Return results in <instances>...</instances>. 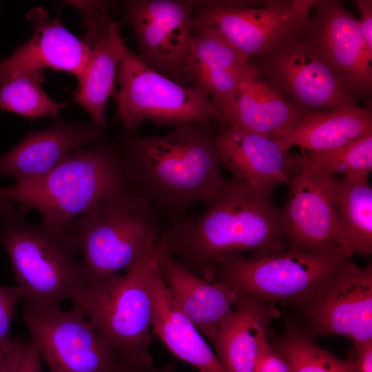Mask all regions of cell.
<instances>
[{
  "instance_id": "obj_23",
  "label": "cell",
  "mask_w": 372,
  "mask_h": 372,
  "mask_svg": "<svg viewBox=\"0 0 372 372\" xmlns=\"http://www.w3.org/2000/svg\"><path fill=\"white\" fill-rule=\"evenodd\" d=\"M372 133V112L358 106L306 111L289 127L271 137L287 150L298 146L302 151L330 149Z\"/></svg>"
},
{
  "instance_id": "obj_6",
  "label": "cell",
  "mask_w": 372,
  "mask_h": 372,
  "mask_svg": "<svg viewBox=\"0 0 372 372\" xmlns=\"http://www.w3.org/2000/svg\"><path fill=\"white\" fill-rule=\"evenodd\" d=\"M166 237L125 274L83 285L71 300L118 354L149 358L153 306L149 278L165 248Z\"/></svg>"
},
{
  "instance_id": "obj_29",
  "label": "cell",
  "mask_w": 372,
  "mask_h": 372,
  "mask_svg": "<svg viewBox=\"0 0 372 372\" xmlns=\"http://www.w3.org/2000/svg\"><path fill=\"white\" fill-rule=\"evenodd\" d=\"M277 351L291 372H355L349 358H336L293 327L281 338Z\"/></svg>"
},
{
  "instance_id": "obj_26",
  "label": "cell",
  "mask_w": 372,
  "mask_h": 372,
  "mask_svg": "<svg viewBox=\"0 0 372 372\" xmlns=\"http://www.w3.org/2000/svg\"><path fill=\"white\" fill-rule=\"evenodd\" d=\"M369 176H345L335 180L337 219L345 248L369 256L372 253V187Z\"/></svg>"
},
{
  "instance_id": "obj_24",
  "label": "cell",
  "mask_w": 372,
  "mask_h": 372,
  "mask_svg": "<svg viewBox=\"0 0 372 372\" xmlns=\"http://www.w3.org/2000/svg\"><path fill=\"white\" fill-rule=\"evenodd\" d=\"M305 112L258 74L247 81L234 101L219 113L218 123L271 136L289 127Z\"/></svg>"
},
{
  "instance_id": "obj_9",
  "label": "cell",
  "mask_w": 372,
  "mask_h": 372,
  "mask_svg": "<svg viewBox=\"0 0 372 372\" xmlns=\"http://www.w3.org/2000/svg\"><path fill=\"white\" fill-rule=\"evenodd\" d=\"M298 28L266 53L250 59L260 76L304 111L357 106L342 78L311 48Z\"/></svg>"
},
{
  "instance_id": "obj_21",
  "label": "cell",
  "mask_w": 372,
  "mask_h": 372,
  "mask_svg": "<svg viewBox=\"0 0 372 372\" xmlns=\"http://www.w3.org/2000/svg\"><path fill=\"white\" fill-rule=\"evenodd\" d=\"M158 264L176 307L209 340L225 319L245 300L225 285L197 276L175 260L165 248Z\"/></svg>"
},
{
  "instance_id": "obj_25",
  "label": "cell",
  "mask_w": 372,
  "mask_h": 372,
  "mask_svg": "<svg viewBox=\"0 0 372 372\" xmlns=\"http://www.w3.org/2000/svg\"><path fill=\"white\" fill-rule=\"evenodd\" d=\"M263 302L245 299L210 340L227 372H254L269 312Z\"/></svg>"
},
{
  "instance_id": "obj_10",
  "label": "cell",
  "mask_w": 372,
  "mask_h": 372,
  "mask_svg": "<svg viewBox=\"0 0 372 372\" xmlns=\"http://www.w3.org/2000/svg\"><path fill=\"white\" fill-rule=\"evenodd\" d=\"M315 1H197L194 28L213 32L251 59L266 53L298 28Z\"/></svg>"
},
{
  "instance_id": "obj_22",
  "label": "cell",
  "mask_w": 372,
  "mask_h": 372,
  "mask_svg": "<svg viewBox=\"0 0 372 372\" xmlns=\"http://www.w3.org/2000/svg\"><path fill=\"white\" fill-rule=\"evenodd\" d=\"M153 306L152 331L175 356L198 372H227L194 324L179 310L158 266L149 278Z\"/></svg>"
},
{
  "instance_id": "obj_19",
  "label": "cell",
  "mask_w": 372,
  "mask_h": 372,
  "mask_svg": "<svg viewBox=\"0 0 372 372\" xmlns=\"http://www.w3.org/2000/svg\"><path fill=\"white\" fill-rule=\"evenodd\" d=\"M185 73L207 94L218 114L234 101L247 81L259 74L249 58L203 28H194Z\"/></svg>"
},
{
  "instance_id": "obj_16",
  "label": "cell",
  "mask_w": 372,
  "mask_h": 372,
  "mask_svg": "<svg viewBox=\"0 0 372 372\" xmlns=\"http://www.w3.org/2000/svg\"><path fill=\"white\" fill-rule=\"evenodd\" d=\"M318 333L344 336L353 342L372 340V267L349 260L307 303Z\"/></svg>"
},
{
  "instance_id": "obj_2",
  "label": "cell",
  "mask_w": 372,
  "mask_h": 372,
  "mask_svg": "<svg viewBox=\"0 0 372 372\" xmlns=\"http://www.w3.org/2000/svg\"><path fill=\"white\" fill-rule=\"evenodd\" d=\"M272 192L231 179L196 216L174 221L165 249L197 276L213 282L216 265L242 253L260 256L285 249L280 209Z\"/></svg>"
},
{
  "instance_id": "obj_32",
  "label": "cell",
  "mask_w": 372,
  "mask_h": 372,
  "mask_svg": "<svg viewBox=\"0 0 372 372\" xmlns=\"http://www.w3.org/2000/svg\"><path fill=\"white\" fill-rule=\"evenodd\" d=\"M173 366L158 368L153 364L152 357L141 358L117 353L107 372H174Z\"/></svg>"
},
{
  "instance_id": "obj_27",
  "label": "cell",
  "mask_w": 372,
  "mask_h": 372,
  "mask_svg": "<svg viewBox=\"0 0 372 372\" xmlns=\"http://www.w3.org/2000/svg\"><path fill=\"white\" fill-rule=\"evenodd\" d=\"M43 70L12 72L0 81V110L30 120L56 117L68 102H56L45 92Z\"/></svg>"
},
{
  "instance_id": "obj_8",
  "label": "cell",
  "mask_w": 372,
  "mask_h": 372,
  "mask_svg": "<svg viewBox=\"0 0 372 372\" xmlns=\"http://www.w3.org/2000/svg\"><path fill=\"white\" fill-rule=\"evenodd\" d=\"M120 85L114 96L118 116L127 133L145 122L180 127L217 121L219 114L207 94L152 70L126 45L118 68Z\"/></svg>"
},
{
  "instance_id": "obj_34",
  "label": "cell",
  "mask_w": 372,
  "mask_h": 372,
  "mask_svg": "<svg viewBox=\"0 0 372 372\" xmlns=\"http://www.w3.org/2000/svg\"><path fill=\"white\" fill-rule=\"evenodd\" d=\"M355 2L361 15L358 23L362 37L366 49L372 53V1L358 0Z\"/></svg>"
},
{
  "instance_id": "obj_3",
  "label": "cell",
  "mask_w": 372,
  "mask_h": 372,
  "mask_svg": "<svg viewBox=\"0 0 372 372\" xmlns=\"http://www.w3.org/2000/svg\"><path fill=\"white\" fill-rule=\"evenodd\" d=\"M172 223L129 185L98 200L66 231L81 254L85 285L134 268L163 240Z\"/></svg>"
},
{
  "instance_id": "obj_5",
  "label": "cell",
  "mask_w": 372,
  "mask_h": 372,
  "mask_svg": "<svg viewBox=\"0 0 372 372\" xmlns=\"http://www.w3.org/2000/svg\"><path fill=\"white\" fill-rule=\"evenodd\" d=\"M0 243L24 303L59 305L85 285L77 250L65 232L30 223L14 203L0 201Z\"/></svg>"
},
{
  "instance_id": "obj_15",
  "label": "cell",
  "mask_w": 372,
  "mask_h": 372,
  "mask_svg": "<svg viewBox=\"0 0 372 372\" xmlns=\"http://www.w3.org/2000/svg\"><path fill=\"white\" fill-rule=\"evenodd\" d=\"M82 16L85 28L83 40L90 54L72 102L81 106L92 123L103 128L107 100L115 96L114 83L124 46L119 25L111 18L106 3L102 1H70Z\"/></svg>"
},
{
  "instance_id": "obj_28",
  "label": "cell",
  "mask_w": 372,
  "mask_h": 372,
  "mask_svg": "<svg viewBox=\"0 0 372 372\" xmlns=\"http://www.w3.org/2000/svg\"><path fill=\"white\" fill-rule=\"evenodd\" d=\"M302 163L334 176L366 175L372 170V133L323 151H302Z\"/></svg>"
},
{
  "instance_id": "obj_12",
  "label": "cell",
  "mask_w": 372,
  "mask_h": 372,
  "mask_svg": "<svg viewBox=\"0 0 372 372\" xmlns=\"http://www.w3.org/2000/svg\"><path fill=\"white\" fill-rule=\"evenodd\" d=\"M196 3L190 0H129L123 3V19L133 31L138 58L149 68L178 83L186 74Z\"/></svg>"
},
{
  "instance_id": "obj_17",
  "label": "cell",
  "mask_w": 372,
  "mask_h": 372,
  "mask_svg": "<svg viewBox=\"0 0 372 372\" xmlns=\"http://www.w3.org/2000/svg\"><path fill=\"white\" fill-rule=\"evenodd\" d=\"M215 145L231 179L270 192L289 182L300 169L299 154H290L271 136L220 124Z\"/></svg>"
},
{
  "instance_id": "obj_36",
  "label": "cell",
  "mask_w": 372,
  "mask_h": 372,
  "mask_svg": "<svg viewBox=\"0 0 372 372\" xmlns=\"http://www.w3.org/2000/svg\"><path fill=\"white\" fill-rule=\"evenodd\" d=\"M17 372H42L41 356L36 346L31 341L27 344Z\"/></svg>"
},
{
  "instance_id": "obj_18",
  "label": "cell",
  "mask_w": 372,
  "mask_h": 372,
  "mask_svg": "<svg viewBox=\"0 0 372 372\" xmlns=\"http://www.w3.org/2000/svg\"><path fill=\"white\" fill-rule=\"evenodd\" d=\"M104 140L103 129L92 123L56 118L50 127L28 132L0 156V176H10L15 183L31 180L49 172L75 150Z\"/></svg>"
},
{
  "instance_id": "obj_30",
  "label": "cell",
  "mask_w": 372,
  "mask_h": 372,
  "mask_svg": "<svg viewBox=\"0 0 372 372\" xmlns=\"http://www.w3.org/2000/svg\"><path fill=\"white\" fill-rule=\"evenodd\" d=\"M22 299L19 288L15 286L0 285V346L12 341L10 326L15 309Z\"/></svg>"
},
{
  "instance_id": "obj_20",
  "label": "cell",
  "mask_w": 372,
  "mask_h": 372,
  "mask_svg": "<svg viewBox=\"0 0 372 372\" xmlns=\"http://www.w3.org/2000/svg\"><path fill=\"white\" fill-rule=\"evenodd\" d=\"M26 18L32 24V37L0 61V81L14 72L45 68L70 73L79 80L90 54L83 40L63 26L59 14L51 19L42 8H32Z\"/></svg>"
},
{
  "instance_id": "obj_33",
  "label": "cell",
  "mask_w": 372,
  "mask_h": 372,
  "mask_svg": "<svg viewBox=\"0 0 372 372\" xmlns=\"http://www.w3.org/2000/svg\"><path fill=\"white\" fill-rule=\"evenodd\" d=\"M26 347L19 337L0 346V372H17Z\"/></svg>"
},
{
  "instance_id": "obj_31",
  "label": "cell",
  "mask_w": 372,
  "mask_h": 372,
  "mask_svg": "<svg viewBox=\"0 0 372 372\" xmlns=\"http://www.w3.org/2000/svg\"><path fill=\"white\" fill-rule=\"evenodd\" d=\"M254 372H291L286 360L269 344L265 333L261 337Z\"/></svg>"
},
{
  "instance_id": "obj_35",
  "label": "cell",
  "mask_w": 372,
  "mask_h": 372,
  "mask_svg": "<svg viewBox=\"0 0 372 372\" xmlns=\"http://www.w3.org/2000/svg\"><path fill=\"white\" fill-rule=\"evenodd\" d=\"M353 343V353L349 359L355 372H372V340Z\"/></svg>"
},
{
  "instance_id": "obj_13",
  "label": "cell",
  "mask_w": 372,
  "mask_h": 372,
  "mask_svg": "<svg viewBox=\"0 0 372 372\" xmlns=\"http://www.w3.org/2000/svg\"><path fill=\"white\" fill-rule=\"evenodd\" d=\"M301 163L300 169L287 183L288 196L280 209L289 248L304 251H336L351 258L337 219L336 178Z\"/></svg>"
},
{
  "instance_id": "obj_7",
  "label": "cell",
  "mask_w": 372,
  "mask_h": 372,
  "mask_svg": "<svg viewBox=\"0 0 372 372\" xmlns=\"http://www.w3.org/2000/svg\"><path fill=\"white\" fill-rule=\"evenodd\" d=\"M349 260L350 257L340 251L290 248L265 255L238 256L218 262L213 281L233 289L244 299L304 304Z\"/></svg>"
},
{
  "instance_id": "obj_4",
  "label": "cell",
  "mask_w": 372,
  "mask_h": 372,
  "mask_svg": "<svg viewBox=\"0 0 372 372\" xmlns=\"http://www.w3.org/2000/svg\"><path fill=\"white\" fill-rule=\"evenodd\" d=\"M127 185L114 144L104 140L75 150L39 178L0 187V201L33 208L44 225L65 233L98 200Z\"/></svg>"
},
{
  "instance_id": "obj_14",
  "label": "cell",
  "mask_w": 372,
  "mask_h": 372,
  "mask_svg": "<svg viewBox=\"0 0 372 372\" xmlns=\"http://www.w3.org/2000/svg\"><path fill=\"white\" fill-rule=\"evenodd\" d=\"M298 31L342 78L354 97H370L372 53L364 43L358 19L340 1L316 0L309 17Z\"/></svg>"
},
{
  "instance_id": "obj_11",
  "label": "cell",
  "mask_w": 372,
  "mask_h": 372,
  "mask_svg": "<svg viewBox=\"0 0 372 372\" xmlns=\"http://www.w3.org/2000/svg\"><path fill=\"white\" fill-rule=\"evenodd\" d=\"M23 320L50 372H107L117 353L73 307L24 303Z\"/></svg>"
},
{
  "instance_id": "obj_1",
  "label": "cell",
  "mask_w": 372,
  "mask_h": 372,
  "mask_svg": "<svg viewBox=\"0 0 372 372\" xmlns=\"http://www.w3.org/2000/svg\"><path fill=\"white\" fill-rule=\"evenodd\" d=\"M211 123L175 128L163 135L121 134L113 143L127 184L172 223L194 204L205 205L226 180Z\"/></svg>"
}]
</instances>
